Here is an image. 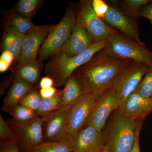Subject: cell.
Masks as SVG:
<instances>
[{
    "instance_id": "obj_1",
    "label": "cell",
    "mask_w": 152,
    "mask_h": 152,
    "mask_svg": "<svg viewBox=\"0 0 152 152\" xmlns=\"http://www.w3.org/2000/svg\"><path fill=\"white\" fill-rule=\"evenodd\" d=\"M133 61L114 56L104 49L74 73L84 92L97 99L109 90L117 77Z\"/></svg>"
},
{
    "instance_id": "obj_2",
    "label": "cell",
    "mask_w": 152,
    "mask_h": 152,
    "mask_svg": "<svg viewBox=\"0 0 152 152\" xmlns=\"http://www.w3.org/2000/svg\"><path fill=\"white\" fill-rule=\"evenodd\" d=\"M107 43V40L96 43L86 50L73 57L68 56L61 50L46 65V74L53 79L57 87L64 86L76 70L86 64L97 53L105 48Z\"/></svg>"
},
{
    "instance_id": "obj_3",
    "label": "cell",
    "mask_w": 152,
    "mask_h": 152,
    "mask_svg": "<svg viewBox=\"0 0 152 152\" xmlns=\"http://www.w3.org/2000/svg\"><path fill=\"white\" fill-rule=\"evenodd\" d=\"M104 50L119 58L141 63L152 68V52L145 44L128 37L118 31L112 33L108 38Z\"/></svg>"
},
{
    "instance_id": "obj_4",
    "label": "cell",
    "mask_w": 152,
    "mask_h": 152,
    "mask_svg": "<svg viewBox=\"0 0 152 152\" xmlns=\"http://www.w3.org/2000/svg\"><path fill=\"white\" fill-rule=\"evenodd\" d=\"M137 122L126 118L118 110L115 113L104 135L109 152H129L135 141Z\"/></svg>"
},
{
    "instance_id": "obj_5",
    "label": "cell",
    "mask_w": 152,
    "mask_h": 152,
    "mask_svg": "<svg viewBox=\"0 0 152 152\" xmlns=\"http://www.w3.org/2000/svg\"><path fill=\"white\" fill-rule=\"evenodd\" d=\"M76 9L69 8L58 24L55 26L41 46L38 61L42 62L60 52L70 37L77 21Z\"/></svg>"
},
{
    "instance_id": "obj_6",
    "label": "cell",
    "mask_w": 152,
    "mask_h": 152,
    "mask_svg": "<svg viewBox=\"0 0 152 152\" xmlns=\"http://www.w3.org/2000/svg\"><path fill=\"white\" fill-rule=\"evenodd\" d=\"M149 68L143 64L132 61L117 77L111 89L119 106L135 91Z\"/></svg>"
},
{
    "instance_id": "obj_7",
    "label": "cell",
    "mask_w": 152,
    "mask_h": 152,
    "mask_svg": "<svg viewBox=\"0 0 152 152\" xmlns=\"http://www.w3.org/2000/svg\"><path fill=\"white\" fill-rule=\"evenodd\" d=\"M91 0H82L76 6L77 21L81 24L91 34L94 42H99L108 39L116 31L107 26L97 16L93 10Z\"/></svg>"
},
{
    "instance_id": "obj_8",
    "label": "cell",
    "mask_w": 152,
    "mask_h": 152,
    "mask_svg": "<svg viewBox=\"0 0 152 152\" xmlns=\"http://www.w3.org/2000/svg\"><path fill=\"white\" fill-rule=\"evenodd\" d=\"M96 101L91 95L84 92L71 106L66 123L67 133L71 143L78 133L86 125Z\"/></svg>"
},
{
    "instance_id": "obj_9",
    "label": "cell",
    "mask_w": 152,
    "mask_h": 152,
    "mask_svg": "<svg viewBox=\"0 0 152 152\" xmlns=\"http://www.w3.org/2000/svg\"><path fill=\"white\" fill-rule=\"evenodd\" d=\"M54 26V25L37 26L31 32L24 36L18 64L13 69L37 61V56L40 48V47Z\"/></svg>"
},
{
    "instance_id": "obj_10",
    "label": "cell",
    "mask_w": 152,
    "mask_h": 152,
    "mask_svg": "<svg viewBox=\"0 0 152 152\" xmlns=\"http://www.w3.org/2000/svg\"><path fill=\"white\" fill-rule=\"evenodd\" d=\"M109 10L102 19L105 23L112 28H114L128 37L137 41L139 39V31L137 21L125 13L115 1H107Z\"/></svg>"
},
{
    "instance_id": "obj_11",
    "label": "cell",
    "mask_w": 152,
    "mask_h": 152,
    "mask_svg": "<svg viewBox=\"0 0 152 152\" xmlns=\"http://www.w3.org/2000/svg\"><path fill=\"white\" fill-rule=\"evenodd\" d=\"M45 120V117L38 116L28 122L18 123L12 119L7 123L17 135L18 142L25 150L43 142V126Z\"/></svg>"
},
{
    "instance_id": "obj_12",
    "label": "cell",
    "mask_w": 152,
    "mask_h": 152,
    "mask_svg": "<svg viewBox=\"0 0 152 152\" xmlns=\"http://www.w3.org/2000/svg\"><path fill=\"white\" fill-rule=\"evenodd\" d=\"M71 107L63 108L45 117L43 126L44 142H70L66 123Z\"/></svg>"
},
{
    "instance_id": "obj_13",
    "label": "cell",
    "mask_w": 152,
    "mask_h": 152,
    "mask_svg": "<svg viewBox=\"0 0 152 152\" xmlns=\"http://www.w3.org/2000/svg\"><path fill=\"white\" fill-rule=\"evenodd\" d=\"M119 107L115 95L111 89L109 90L96 101L86 125L102 132L109 116Z\"/></svg>"
},
{
    "instance_id": "obj_14",
    "label": "cell",
    "mask_w": 152,
    "mask_h": 152,
    "mask_svg": "<svg viewBox=\"0 0 152 152\" xmlns=\"http://www.w3.org/2000/svg\"><path fill=\"white\" fill-rule=\"evenodd\" d=\"M75 152H97L106 146L104 135L95 128L86 125L72 143Z\"/></svg>"
},
{
    "instance_id": "obj_15",
    "label": "cell",
    "mask_w": 152,
    "mask_h": 152,
    "mask_svg": "<svg viewBox=\"0 0 152 152\" xmlns=\"http://www.w3.org/2000/svg\"><path fill=\"white\" fill-rule=\"evenodd\" d=\"M126 118L142 121L152 112V99H145L134 91L118 108Z\"/></svg>"
},
{
    "instance_id": "obj_16",
    "label": "cell",
    "mask_w": 152,
    "mask_h": 152,
    "mask_svg": "<svg viewBox=\"0 0 152 152\" xmlns=\"http://www.w3.org/2000/svg\"><path fill=\"white\" fill-rule=\"evenodd\" d=\"M94 44L88 31L76 21L70 38L61 50L68 56L73 57L86 50Z\"/></svg>"
},
{
    "instance_id": "obj_17",
    "label": "cell",
    "mask_w": 152,
    "mask_h": 152,
    "mask_svg": "<svg viewBox=\"0 0 152 152\" xmlns=\"http://www.w3.org/2000/svg\"><path fill=\"white\" fill-rule=\"evenodd\" d=\"M32 85L18 78H15L7 94L4 99L2 110L10 113L18 105L23 98L34 88Z\"/></svg>"
},
{
    "instance_id": "obj_18",
    "label": "cell",
    "mask_w": 152,
    "mask_h": 152,
    "mask_svg": "<svg viewBox=\"0 0 152 152\" xmlns=\"http://www.w3.org/2000/svg\"><path fill=\"white\" fill-rule=\"evenodd\" d=\"M24 35L21 34L13 28L6 27L2 40L3 51H7L13 55L15 59L18 60L21 52Z\"/></svg>"
},
{
    "instance_id": "obj_19",
    "label": "cell",
    "mask_w": 152,
    "mask_h": 152,
    "mask_svg": "<svg viewBox=\"0 0 152 152\" xmlns=\"http://www.w3.org/2000/svg\"><path fill=\"white\" fill-rule=\"evenodd\" d=\"M84 93L82 85L74 74L68 79L62 90V108L71 107Z\"/></svg>"
},
{
    "instance_id": "obj_20",
    "label": "cell",
    "mask_w": 152,
    "mask_h": 152,
    "mask_svg": "<svg viewBox=\"0 0 152 152\" xmlns=\"http://www.w3.org/2000/svg\"><path fill=\"white\" fill-rule=\"evenodd\" d=\"M42 62L37 61L13 69L15 78H18L29 83L34 86L37 83L40 74Z\"/></svg>"
},
{
    "instance_id": "obj_21",
    "label": "cell",
    "mask_w": 152,
    "mask_h": 152,
    "mask_svg": "<svg viewBox=\"0 0 152 152\" xmlns=\"http://www.w3.org/2000/svg\"><path fill=\"white\" fill-rule=\"evenodd\" d=\"M24 152H75L71 142H43Z\"/></svg>"
},
{
    "instance_id": "obj_22",
    "label": "cell",
    "mask_w": 152,
    "mask_h": 152,
    "mask_svg": "<svg viewBox=\"0 0 152 152\" xmlns=\"http://www.w3.org/2000/svg\"><path fill=\"white\" fill-rule=\"evenodd\" d=\"M7 26L12 27L23 35H26L34 29L37 26L33 24L31 19L18 13L10 15Z\"/></svg>"
},
{
    "instance_id": "obj_23",
    "label": "cell",
    "mask_w": 152,
    "mask_h": 152,
    "mask_svg": "<svg viewBox=\"0 0 152 152\" xmlns=\"http://www.w3.org/2000/svg\"><path fill=\"white\" fill-rule=\"evenodd\" d=\"M151 0H122L115 1L117 4L125 14L137 21L142 9Z\"/></svg>"
},
{
    "instance_id": "obj_24",
    "label": "cell",
    "mask_w": 152,
    "mask_h": 152,
    "mask_svg": "<svg viewBox=\"0 0 152 152\" xmlns=\"http://www.w3.org/2000/svg\"><path fill=\"white\" fill-rule=\"evenodd\" d=\"M63 108L62 91L51 98L42 99L39 107L37 112L38 116L45 117Z\"/></svg>"
},
{
    "instance_id": "obj_25",
    "label": "cell",
    "mask_w": 152,
    "mask_h": 152,
    "mask_svg": "<svg viewBox=\"0 0 152 152\" xmlns=\"http://www.w3.org/2000/svg\"><path fill=\"white\" fill-rule=\"evenodd\" d=\"M42 0H20L15 8L17 13L31 19L42 4Z\"/></svg>"
},
{
    "instance_id": "obj_26",
    "label": "cell",
    "mask_w": 152,
    "mask_h": 152,
    "mask_svg": "<svg viewBox=\"0 0 152 152\" xmlns=\"http://www.w3.org/2000/svg\"><path fill=\"white\" fill-rule=\"evenodd\" d=\"M9 114L13 117V119L18 123L28 122L38 117L37 112L20 104Z\"/></svg>"
},
{
    "instance_id": "obj_27",
    "label": "cell",
    "mask_w": 152,
    "mask_h": 152,
    "mask_svg": "<svg viewBox=\"0 0 152 152\" xmlns=\"http://www.w3.org/2000/svg\"><path fill=\"white\" fill-rule=\"evenodd\" d=\"M0 139L1 144L18 142V139L15 133L8 124L6 122L0 115Z\"/></svg>"
},
{
    "instance_id": "obj_28",
    "label": "cell",
    "mask_w": 152,
    "mask_h": 152,
    "mask_svg": "<svg viewBox=\"0 0 152 152\" xmlns=\"http://www.w3.org/2000/svg\"><path fill=\"white\" fill-rule=\"evenodd\" d=\"M134 91L145 99H152V68H149Z\"/></svg>"
},
{
    "instance_id": "obj_29",
    "label": "cell",
    "mask_w": 152,
    "mask_h": 152,
    "mask_svg": "<svg viewBox=\"0 0 152 152\" xmlns=\"http://www.w3.org/2000/svg\"><path fill=\"white\" fill-rule=\"evenodd\" d=\"M42 99L39 92L34 88L23 98L19 104L37 112L39 107Z\"/></svg>"
},
{
    "instance_id": "obj_30",
    "label": "cell",
    "mask_w": 152,
    "mask_h": 152,
    "mask_svg": "<svg viewBox=\"0 0 152 152\" xmlns=\"http://www.w3.org/2000/svg\"><path fill=\"white\" fill-rule=\"evenodd\" d=\"M91 4L93 10L97 16L102 20L105 16L109 10L108 4L107 1L93 0Z\"/></svg>"
},
{
    "instance_id": "obj_31",
    "label": "cell",
    "mask_w": 152,
    "mask_h": 152,
    "mask_svg": "<svg viewBox=\"0 0 152 152\" xmlns=\"http://www.w3.org/2000/svg\"><path fill=\"white\" fill-rule=\"evenodd\" d=\"M61 91H59L54 87H52L47 88L41 89L39 92L42 99H48L55 96Z\"/></svg>"
},
{
    "instance_id": "obj_32",
    "label": "cell",
    "mask_w": 152,
    "mask_h": 152,
    "mask_svg": "<svg viewBox=\"0 0 152 152\" xmlns=\"http://www.w3.org/2000/svg\"><path fill=\"white\" fill-rule=\"evenodd\" d=\"M140 18H145L149 20L152 27V1L147 4L142 9L139 15Z\"/></svg>"
},
{
    "instance_id": "obj_33",
    "label": "cell",
    "mask_w": 152,
    "mask_h": 152,
    "mask_svg": "<svg viewBox=\"0 0 152 152\" xmlns=\"http://www.w3.org/2000/svg\"><path fill=\"white\" fill-rule=\"evenodd\" d=\"M142 122L140 121L137 124L136 129V139L134 144L132 148L129 152H141L140 145V132L141 128Z\"/></svg>"
},
{
    "instance_id": "obj_34",
    "label": "cell",
    "mask_w": 152,
    "mask_h": 152,
    "mask_svg": "<svg viewBox=\"0 0 152 152\" xmlns=\"http://www.w3.org/2000/svg\"><path fill=\"white\" fill-rule=\"evenodd\" d=\"M18 143L1 144L0 152H20Z\"/></svg>"
},
{
    "instance_id": "obj_35",
    "label": "cell",
    "mask_w": 152,
    "mask_h": 152,
    "mask_svg": "<svg viewBox=\"0 0 152 152\" xmlns=\"http://www.w3.org/2000/svg\"><path fill=\"white\" fill-rule=\"evenodd\" d=\"M54 85H55V82L53 79L48 76L43 77L39 82V87L41 89L50 88L53 87Z\"/></svg>"
},
{
    "instance_id": "obj_36",
    "label": "cell",
    "mask_w": 152,
    "mask_h": 152,
    "mask_svg": "<svg viewBox=\"0 0 152 152\" xmlns=\"http://www.w3.org/2000/svg\"><path fill=\"white\" fill-rule=\"evenodd\" d=\"M15 59V58L13 55L7 51H3L0 57V60H3L4 61L10 65Z\"/></svg>"
},
{
    "instance_id": "obj_37",
    "label": "cell",
    "mask_w": 152,
    "mask_h": 152,
    "mask_svg": "<svg viewBox=\"0 0 152 152\" xmlns=\"http://www.w3.org/2000/svg\"><path fill=\"white\" fill-rule=\"evenodd\" d=\"M10 65V64L5 62L3 60H0V72L1 73L4 72H6L8 69Z\"/></svg>"
},
{
    "instance_id": "obj_38",
    "label": "cell",
    "mask_w": 152,
    "mask_h": 152,
    "mask_svg": "<svg viewBox=\"0 0 152 152\" xmlns=\"http://www.w3.org/2000/svg\"><path fill=\"white\" fill-rule=\"evenodd\" d=\"M97 152H109L107 148V147L105 146L104 148H103L102 149L100 150V151H98Z\"/></svg>"
}]
</instances>
